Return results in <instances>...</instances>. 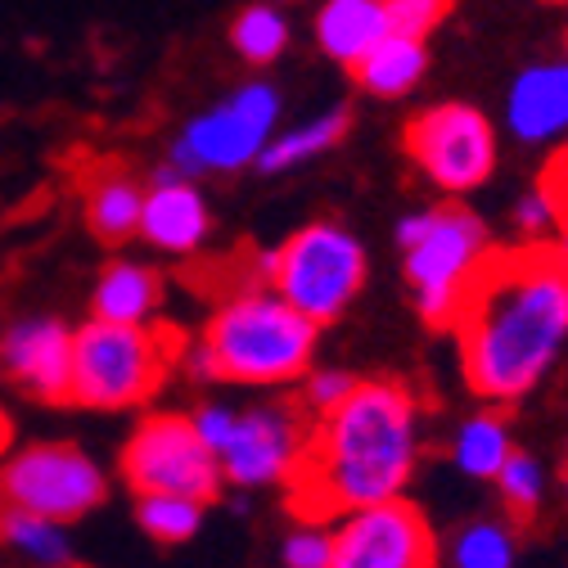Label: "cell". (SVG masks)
<instances>
[{
    "label": "cell",
    "mask_w": 568,
    "mask_h": 568,
    "mask_svg": "<svg viewBox=\"0 0 568 568\" xmlns=\"http://www.w3.org/2000/svg\"><path fill=\"white\" fill-rule=\"evenodd\" d=\"M393 240L402 248V275L419 321L434 329H452L496 253L487 222L469 203L447 199L434 207L406 212Z\"/></svg>",
    "instance_id": "4"
},
{
    "label": "cell",
    "mask_w": 568,
    "mask_h": 568,
    "mask_svg": "<svg viewBox=\"0 0 568 568\" xmlns=\"http://www.w3.org/2000/svg\"><path fill=\"white\" fill-rule=\"evenodd\" d=\"M452 568H515L519 564V524L510 519H469L452 532Z\"/></svg>",
    "instance_id": "24"
},
{
    "label": "cell",
    "mask_w": 568,
    "mask_h": 568,
    "mask_svg": "<svg viewBox=\"0 0 568 568\" xmlns=\"http://www.w3.org/2000/svg\"><path fill=\"white\" fill-rule=\"evenodd\" d=\"M316 419L298 397L240 410L231 443L217 452L226 483L235 487H290L307 465Z\"/></svg>",
    "instance_id": "11"
},
{
    "label": "cell",
    "mask_w": 568,
    "mask_h": 568,
    "mask_svg": "<svg viewBox=\"0 0 568 568\" xmlns=\"http://www.w3.org/2000/svg\"><path fill=\"white\" fill-rule=\"evenodd\" d=\"M347 126H352L347 104H329L325 113H316V118H307V122H294V126L275 131L271 145H266L262 159H257V172L280 176V172H294V168H303V163L325 159L329 150L343 145Z\"/></svg>",
    "instance_id": "21"
},
{
    "label": "cell",
    "mask_w": 568,
    "mask_h": 568,
    "mask_svg": "<svg viewBox=\"0 0 568 568\" xmlns=\"http://www.w3.org/2000/svg\"><path fill=\"white\" fill-rule=\"evenodd\" d=\"M10 438H14V424H10V415H6V410H0V456L10 452Z\"/></svg>",
    "instance_id": "35"
},
{
    "label": "cell",
    "mask_w": 568,
    "mask_h": 568,
    "mask_svg": "<svg viewBox=\"0 0 568 568\" xmlns=\"http://www.w3.org/2000/svg\"><path fill=\"white\" fill-rule=\"evenodd\" d=\"M329 568H438L434 524L410 496L347 510L334 524Z\"/></svg>",
    "instance_id": "12"
},
{
    "label": "cell",
    "mask_w": 568,
    "mask_h": 568,
    "mask_svg": "<svg viewBox=\"0 0 568 568\" xmlns=\"http://www.w3.org/2000/svg\"><path fill=\"white\" fill-rule=\"evenodd\" d=\"M163 280L145 262H109L91 290V316L109 325H154Z\"/></svg>",
    "instance_id": "17"
},
{
    "label": "cell",
    "mask_w": 568,
    "mask_h": 568,
    "mask_svg": "<svg viewBox=\"0 0 568 568\" xmlns=\"http://www.w3.org/2000/svg\"><path fill=\"white\" fill-rule=\"evenodd\" d=\"M501 122L519 145H555L568 135V54L519 68L506 91Z\"/></svg>",
    "instance_id": "15"
},
{
    "label": "cell",
    "mask_w": 568,
    "mask_h": 568,
    "mask_svg": "<svg viewBox=\"0 0 568 568\" xmlns=\"http://www.w3.org/2000/svg\"><path fill=\"white\" fill-rule=\"evenodd\" d=\"M371 275V253L357 231H347L343 222H312L294 231L290 240H280L257 257V284L298 307L312 325H334L352 303L362 298Z\"/></svg>",
    "instance_id": "5"
},
{
    "label": "cell",
    "mask_w": 568,
    "mask_h": 568,
    "mask_svg": "<svg viewBox=\"0 0 568 568\" xmlns=\"http://www.w3.org/2000/svg\"><path fill=\"white\" fill-rule=\"evenodd\" d=\"M176 343L159 325H109L87 321L73 334V402L91 410H126L150 402L172 362Z\"/></svg>",
    "instance_id": "6"
},
{
    "label": "cell",
    "mask_w": 568,
    "mask_h": 568,
    "mask_svg": "<svg viewBox=\"0 0 568 568\" xmlns=\"http://www.w3.org/2000/svg\"><path fill=\"white\" fill-rule=\"evenodd\" d=\"M352 78H357V87L375 100H406L424 78H429V41L393 32L352 68Z\"/></svg>",
    "instance_id": "18"
},
{
    "label": "cell",
    "mask_w": 568,
    "mask_h": 568,
    "mask_svg": "<svg viewBox=\"0 0 568 568\" xmlns=\"http://www.w3.org/2000/svg\"><path fill=\"white\" fill-rule=\"evenodd\" d=\"M452 14V0H388V19L397 37H419L429 41Z\"/></svg>",
    "instance_id": "30"
},
{
    "label": "cell",
    "mask_w": 568,
    "mask_h": 568,
    "mask_svg": "<svg viewBox=\"0 0 568 568\" xmlns=\"http://www.w3.org/2000/svg\"><path fill=\"white\" fill-rule=\"evenodd\" d=\"M312 37L325 59L357 68L384 37H393L388 0H321Z\"/></svg>",
    "instance_id": "16"
},
{
    "label": "cell",
    "mask_w": 568,
    "mask_h": 568,
    "mask_svg": "<svg viewBox=\"0 0 568 568\" xmlns=\"http://www.w3.org/2000/svg\"><path fill=\"white\" fill-rule=\"evenodd\" d=\"M217 362V384L290 388L316 366L321 325L284 303L271 284H240L199 334Z\"/></svg>",
    "instance_id": "3"
},
{
    "label": "cell",
    "mask_w": 568,
    "mask_h": 568,
    "mask_svg": "<svg viewBox=\"0 0 568 568\" xmlns=\"http://www.w3.org/2000/svg\"><path fill=\"white\" fill-rule=\"evenodd\" d=\"M176 362H181V371H185L194 384H217V362H212V352H207L203 338L185 343V347L176 352Z\"/></svg>",
    "instance_id": "32"
},
{
    "label": "cell",
    "mask_w": 568,
    "mask_h": 568,
    "mask_svg": "<svg viewBox=\"0 0 568 568\" xmlns=\"http://www.w3.org/2000/svg\"><path fill=\"white\" fill-rule=\"evenodd\" d=\"M546 487H550V474L541 465V456L532 452H519L506 460V469L496 474V491H501V506H506V519L510 524H532L546 506Z\"/></svg>",
    "instance_id": "25"
},
{
    "label": "cell",
    "mask_w": 568,
    "mask_h": 568,
    "mask_svg": "<svg viewBox=\"0 0 568 568\" xmlns=\"http://www.w3.org/2000/svg\"><path fill=\"white\" fill-rule=\"evenodd\" d=\"M135 524L163 546H181V541H190L199 532L203 501H194V496H140L135 501Z\"/></svg>",
    "instance_id": "26"
},
{
    "label": "cell",
    "mask_w": 568,
    "mask_h": 568,
    "mask_svg": "<svg viewBox=\"0 0 568 568\" xmlns=\"http://www.w3.org/2000/svg\"><path fill=\"white\" fill-rule=\"evenodd\" d=\"M104 469L73 443H32L0 460V501L14 510L73 524L104 506Z\"/></svg>",
    "instance_id": "10"
},
{
    "label": "cell",
    "mask_w": 568,
    "mask_h": 568,
    "mask_svg": "<svg viewBox=\"0 0 568 568\" xmlns=\"http://www.w3.org/2000/svg\"><path fill=\"white\" fill-rule=\"evenodd\" d=\"M452 329L469 393L515 406L546 384L568 343V275L546 244L496 248Z\"/></svg>",
    "instance_id": "1"
},
{
    "label": "cell",
    "mask_w": 568,
    "mask_h": 568,
    "mask_svg": "<svg viewBox=\"0 0 568 568\" xmlns=\"http://www.w3.org/2000/svg\"><path fill=\"white\" fill-rule=\"evenodd\" d=\"M559 222H564V203L555 199V190H550L541 176H537L528 190L515 194V203H510V226L519 231L524 244H550V235L559 231Z\"/></svg>",
    "instance_id": "27"
},
{
    "label": "cell",
    "mask_w": 568,
    "mask_h": 568,
    "mask_svg": "<svg viewBox=\"0 0 568 568\" xmlns=\"http://www.w3.org/2000/svg\"><path fill=\"white\" fill-rule=\"evenodd\" d=\"M559 487L568 491V452H564V465H559Z\"/></svg>",
    "instance_id": "36"
},
{
    "label": "cell",
    "mask_w": 568,
    "mask_h": 568,
    "mask_svg": "<svg viewBox=\"0 0 568 568\" xmlns=\"http://www.w3.org/2000/svg\"><path fill=\"white\" fill-rule=\"evenodd\" d=\"M329 555H334V528L325 519H303L280 546V568H329Z\"/></svg>",
    "instance_id": "29"
},
{
    "label": "cell",
    "mask_w": 568,
    "mask_h": 568,
    "mask_svg": "<svg viewBox=\"0 0 568 568\" xmlns=\"http://www.w3.org/2000/svg\"><path fill=\"white\" fill-rule=\"evenodd\" d=\"M118 469L135 496H194L203 506L226 483L217 452L199 438L194 419L176 410H159L140 419L122 447Z\"/></svg>",
    "instance_id": "9"
},
{
    "label": "cell",
    "mask_w": 568,
    "mask_h": 568,
    "mask_svg": "<svg viewBox=\"0 0 568 568\" xmlns=\"http://www.w3.org/2000/svg\"><path fill=\"white\" fill-rule=\"evenodd\" d=\"M515 456V429L501 406H483L474 415H465L452 434V465L465 478L478 483H496V474L506 469V460Z\"/></svg>",
    "instance_id": "19"
},
{
    "label": "cell",
    "mask_w": 568,
    "mask_h": 568,
    "mask_svg": "<svg viewBox=\"0 0 568 568\" xmlns=\"http://www.w3.org/2000/svg\"><path fill=\"white\" fill-rule=\"evenodd\" d=\"M280 113H284V95L275 82L266 78L240 82L176 131V140L168 145V163L190 181L248 172L257 168L262 150L280 131Z\"/></svg>",
    "instance_id": "7"
},
{
    "label": "cell",
    "mask_w": 568,
    "mask_h": 568,
    "mask_svg": "<svg viewBox=\"0 0 568 568\" xmlns=\"http://www.w3.org/2000/svg\"><path fill=\"white\" fill-rule=\"evenodd\" d=\"M194 429H199V438L212 447V452H222L226 443H231V434H235V419H240V410L235 406H226V402H203L194 415Z\"/></svg>",
    "instance_id": "31"
},
{
    "label": "cell",
    "mask_w": 568,
    "mask_h": 568,
    "mask_svg": "<svg viewBox=\"0 0 568 568\" xmlns=\"http://www.w3.org/2000/svg\"><path fill=\"white\" fill-rule=\"evenodd\" d=\"M207 235H212V207H207L203 190L163 159L150 172L145 212H140V240L159 253L190 257L207 244Z\"/></svg>",
    "instance_id": "14"
},
{
    "label": "cell",
    "mask_w": 568,
    "mask_h": 568,
    "mask_svg": "<svg viewBox=\"0 0 568 568\" xmlns=\"http://www.w3.org/2000/svg\"><path fill=\"white\" fill-rule=\"evenodd\" d=\"M424 447V406L402 379H362L338 410L321 415L312 452L290 483L303 519L334 524L347 510L406 496Z\"/></svg>",
    "instance_id": "2"
},
{
    "label": "cell",
    "mask_w": 568,
    "mask_h": 568,
    "mask_svg": "<svg viewBox=\"0 0 568 568\" xmlns=\"http://www.w3.org/2000/svg\"><path fill=\"white\" fill-rule=\"evenodd\" d=\"M145 190L150 181H140L126 168H104L91 176L87 185V226L109 240L122 244L131 235H140V212H145Z\"/></svg>",
    "instance_id": "20"
},
{
    "label": "cell",
    "mask_w": 568,
    "mask_h": 568,
    "mask_svg": "<svg viewBox=\"0 0 568 568\" xmlns=\"http://www.w3.org/2000/svg\"><path fill=\"white\" fill-rule=\"evenodd\" d=\"M555 6H568V0H555Z\"/></svg>",
    "instance_id": "37"
},
{
    "label": "cell",
    "mask_w": 568,
    "mask_h": 568,
    "mask_svg": "<svg viewBox=\"0 0 568 568\" xmlns=\"http://www.w3.org/2000/svg\"><path fill=\"white\" fill-rule=\"evenodd\" d=\"M357 375L352 371H343V366H312L307 375H303V384H298V402L307 406V415L312 419H321V415H329V410H338L352 393H357Z\"/></svg>",
    "instance_id": "28"
},
{
    "label": "cell",
    "mask_w": 568,
    "mask_h": 568,
    "mask_svg": "<svg viewBox=\"0 0 568 568\" xmlns=\"http://www.w3.org/2000/svg\"><path fill=\"white\" fill-rule=\"evenodd\" d=\"M402 150L410 168L443 190L447 199H465L483 190L496 172V126L469 100H438L419 109L402 126Z\"/></svg>",
    "instance_id": "8"
},
{
    "label": "cell",
    "mask_w": 568,
    "mask_h": 568,
    "mask_svg": "<svg viewBox=\"0 0 568 568\" xmlns=\"http://www.w3.org/2000/svg\"><path fill=\"white\" fill-rule=\"evenodd\" d=\"M0 546L14 550L32 568H73L78 564L68 524L45 519V515H28V510H14V506L0 510Z\"/></svg>",
    "instance_id": "22"
},
{
    "label": "cell",
    "mask_w": 568,
    "mask_h": 568,
    "mask_svg": "<svg viewBox=\"0 0 568 568\" xmlns=\"http://www.w3.org/2000/svg\"><path fill=\"white\" fill-rule=\"evenodd\" d=\"M290 41H294L290 14L280 6H271V0H253V6H244L231 23V50L253 68H271L284 50H290Z\"/></svg>",
    "instance_id": "23"
},
{
    "label": "cell",
    "mask_w": 568,
    "mask_h": 568,
    "mask_svg": "<svg viewBox=\"0 0 568 568\" xmlns=\"http://www.w3.org/2000/svg\"><path fill=\"white\" fill-rule=\"evenodd\" d=\"M546 248H550V257L559 262V271L568 275V212H564V222H559V231L550 235V244H546Z\"/></svg>",
    "instance_id": "34"
},
{
    "label": "cell",
    "mask_w": 568,
    "mask_h": 568,
    "mask_svg": "<svg viewBox=\"0 0 568 568\" xmlns=\"http://www.w3.org/2000/svg\"><path fill=\"white\" fill-rule=\"evenodd\" d=\"M73 334L59 316H19L0 334V371L41 402H73Z\"/></svg>",
    "instance_id": "13"
},
{
    "label": "cell",
    "mask_w": 568,
    "mask_h": 568,
    "mask_svg": "<svg viewBox=\"0 0 568 568\" xmlns=\"http://www.w3.org/2000/svg\"><path fill=\"white\" fill-rule=\"evenodd\" d=\"M541 181L555 190V199L564 203V212H568V145L546 163V172H541Z\"/></svg>",
    "instance_id": "33"
}]
</instances>
